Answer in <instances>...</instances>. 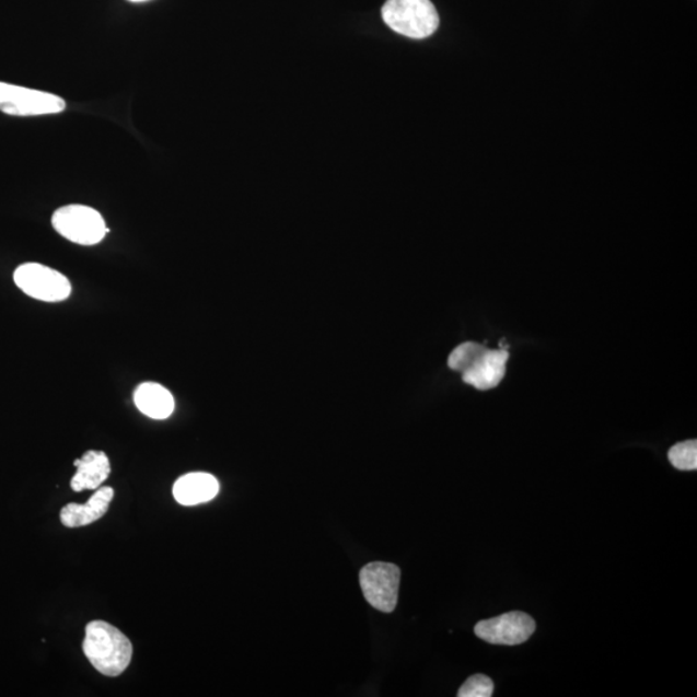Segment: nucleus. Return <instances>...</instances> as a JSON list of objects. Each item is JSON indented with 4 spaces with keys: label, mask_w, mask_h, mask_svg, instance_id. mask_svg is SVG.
Here are the masks:
<instances>
[{
    "label": "nucleus",
    "mask_w": 697,
    "mask_h": 697,
    "mask_svg": "<svg viewBox=\"0 0 697 697\" xmlns=\"http://www.w3.org/2000/svg\"><path fill=\"white\" fill-rule=\"evenodd\" d=\"M85 658L95 670L107 677H118L132 660V643L112 624L92 622L85 627L83 641Z\"/></svg>",
    "instance_id": "nucleus-1"
},
{
    "label": "nucleus",
    "mask_w": 697,
    "mask_h": 697,
    "mask_svg": "<svg viewBox=\"0 0 697 697\" xmlns=\"http://www.w3.org/2000/svg\"><path fill=\"white\" fill-rule=\"evenodd\" d=\"M383 19L392 31L413 39L428 38L440 26V16L430 0H387Z\"/></svg>",
    "instance_id": "nucleus-2"
},
{
    "label": "nucleus",
    "mask_w": 697,
    "mask_h": 697,
    "mask_svg": "<svg viewBox=\"0 0 697 697\" xmlns=\"http://www.w3.org/2000/svg\"><path fill=\"white\" fill-rule=\"evenodd\" d=\"M53 225L65 240L81 246H95L109 233L102 213L83 205L59 208L53 216Z\"/></svg>",
    "instance_id": "nucleus-3"
},
{
    "label": "nucleus",
    "mask_w": 697,
    "mask_h": 697,
    "mask_svg": "<svg viewBox=\"0 0 697 697\" xmlns=\"http://www.w3.org/2000/svg\"><path fill=\"white\" fill-rule=\"evenodd\" d=\"M19 289L35 300L60 303L71 293L70 280L60 271L37 263L20 265L13 275Z\"/></svg>",
    "instance_id": "nucleus-4"
},
{
    "label": "nucleus",
    "mask_w": 697,
    "mask_h": 697,
    "mask_svg": "<svg viewBox=\"0 0 697 697\" xmlns=\"http://www.w3.org/2000/svg\"><path fill=\"white\" fill-rule=\"evenodd\" d=\"M67 109V103L54 93L20 88L0 82V112L13 117H39L59 114Z\"/></svg>",
    "instance_id": "nucleus-5"
},
{
    "label": "nucleus",
    "mask_w": 697,
    "mask_h": 697,
    "mask_svg": "<svg viewBox=\"0 0 697 697\" xmlns=\"http://www.w3.org/2000/svg\"><path fill=\"white\" fill-rule=\"evenodd\" d=\"M365 601L381 613L391 614L397 607L400 570L393 564L373 562L359 573Z\"/></svg>",
    "instance_id": "nucleus-6"
},
{
    "label": "nucleus",
    "mask_w": 697,
    "mask_h": 697,
    "mask_svg": "<svg viewBox=\"0 0 697 697\" xmlns=\"http://www.w3.org/2000/svg\"><path fill=\"white\" fill-rule=\"evenodd\" d=\"M535 630L536 624L533 617L521 611H512V613L479 622L474 628V634L488 643L515 646L528 641Z\"/></svg>",
    "instance_id": "nucleus-7"
},
{
    "label": "nucleus",
    "mask_w": 697,
    "mask_h": 697,
    "mask_svg": "<svg viewBox=\"0 0 697 697\" xmlns=\"http://www.w3.org/2000/svg\"><path fill=\"white\" fill-rule=\"evenodd\" d=\"M509 353L506 349L491 350L463 373L465 384L473 385L478 391H490L501 383L507 372Z\"/></svg>",
    "instance_id": "nucleus-8"
},
{
    "label": "nucleus",
    "mask_w": 697,
    "mask_h": 697,
    "mask_svg": "<svg viewBox=\"0 0 697 697\" xmlns=\"http://www.w3.org/2000/svg\"><path fill=\"white\" fill-rule=\"evenodd\" d=\"M219 490V480L212 474L189 473L176 480L174 496L178 504L194 507L213 500Z\"/></svg>",
    "instance_id": "nucleus-9"
},
{
    "label": "nucleus",
    "mask_w": 697,
    "mask_h": 697,
    "mask_svg": "<svg viewBox=\"0 0 697 697\" xmlns=\"http://www.w3.org/2000/svg\"><path fill=\"white\" fill-rule=\"evenodd\" d=\"M113 498V488L102 487L92 496L88 504H68L63 507L60 513L63 526L69 528L83 527L102 520L107 510H109Z\"/></svg>",
    "instance_id": "nucleus-10"
},
{
    "label": "nucleus",
    "mask_w": 697,
    "mask_h": 697,
    "mask_svg": "<svg viewBox=\"0 0 697 697\" xmlns=\"http://www.w3.org/2000/svg\"><path fill=\"white\" fill-rule=\"evenodd\" d=\"M77 473L71 479L73 491L97 490L111 476V462L103 451L85 452L82 458L75 460Z\"/></svg>",
    "instance_id": "nucleus-11"
},
{
    "label": "nucleus",
    "mask_w": 697,
    "mask_h": 697,
    "mask_svg": "<svg viewBox=\"0 0 697 697\" xmlns=\"http://www.w3.org/2000/svg\"><path fill=\"white\" fill-rule=\"evenodd\" d=\"M135 405L154 420L169 419L175 409L174 395L161 384L143 383L136 390Z\"/></svg>",
    "instance_id": "nucleus-12"
},
{
    "label": "nucleus",
    "mask_w": 697,
    "mask_h": 697,
    "mask_svg": "<svg viewBox=\"0 0 697 697\" xmlns=\"http://www.w3.org/2000/svg\"><path fill=\"white\" fill-rule=\"evenodd\" d=\"M488 349L476 342H464L452 351L449 357V368L462 372L468 371Z\"/></svg>",
    "instance_id": "nucleus-13"
},
{
    "label": "nucleus",
    "mask_w": 697,
    "mask_h": 697,
    "mask_svg": "<svg viewBox=\"0 0 697 697\" xmlns=\"http://www.w3.org/2000/svg\"><path fill=\"white\" fill-rule=\"evenodd\" d=\"M670 462L678 471L693 472L697 469V442H681L670 450Z\"/></svg>",
    "instance_id": "nucleus-14"
},
{
    "label": "nucleus",
    "mask_w": 697,
    "mask_h": 697,
    "mask_svg": "<svg viewBox=\"0 0 697 697\" xmlns=\"http://www.w3.org/2000/svg\"><path fill=\"white\" fill-rule=\"evenodd\" d=\"M493 681L485 674L472 675L458 689V697H490L493 695Z\"/></svg>",
    "instance_id": "nucleus-15"
},
{
    "label": "nucleus",
    "mask_w": 697,
    "mask_h": 697,
    "mask_svg": "<svg viewBox=\"0 0 697 697\" xmlns=\"http://www.w3.org/2000/svg\"><path fill=\"white\" fill-rule=\"evenodd\" d=\"M129 2L142 3V2H148V0H129Z\"/></svg>",
    "instance_id": "nucleus-16"
}]
</instances>
